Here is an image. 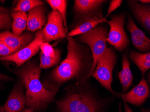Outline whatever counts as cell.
I'll use <instances>...</instances> for the list:
<instances>
[{
  "label": "cell",
  "mask_w": 150,
  "mask_h": 112,
  "mask_svg": "<svg viewBox=\"0 0 150 112\" xmlns=\"http://www.w3.org/2000/svg\"><path fill=\"white\" fill-rule=\"evenodd\" d=\"M40 49L41 52L46 56L54 57L61 53L59 49H54L49 43H43L40 46Z\"/></svg>",
  "instance_id": "24"
},
{
  "label": "cell",
  "mask_w": 150,
  "mask_h": 112,
  "mask_svg": "<svg viewBox=\"0 0 150 112\" xmlns=\"http://www.w3.org/2000/svg\"><path fill=\"white\" fill-rule=\"evenodd\" d=\"M11 80V78H10L7 76L5 75H3L0 73V82L2 80Z\"/></svg>",
  "instance_id": "27"
},
{
  "label": "cell",
  "mask_w": 150,
  "mask_h": 112,
  "mask_svg": "<svg viewBox=\"0 0 150 112\" xmlns=\"http://www.w3.org/2000/svg\"><path fill=\"white\" fill-rule=\"evenodd\" d=\"M46 21L47 17L44 7L42 6L37 7L28 11L26 28L27 31L33 32L41 30L46 24Z\"/></svg>",
  "instance_id": "15"
},
{
  "label": "cell",
  "mask_w": 150,
  "mask_h": 112,
  "mask_svg": "<svg viewBox=\"0 0 150 112\" xmlns=\"http://www.w3.org/2000/svg\"><path fill=\"white\" fill-rule=\"evenodd\" d=\"M123 101L134 106H141L150 96V88L144 77L137 86L124 94H120Z\"/></svg>",
  "instance_id": "11"
},
{
  "label": "cell",
  "mask_w": 150,
  "mask_h": 112,
  "mask_svg": "<svg viewBox=\"0 0 150 112\" xmlns=\"http://www.w3.org/2000/svg\"><path fill=\"white\" fill-rule=\"evenodd\" d=\"M66 58L51 72V91L57 92L63 83L71 80H85L90 73L93 58L90 48L72 37H67Z\"/></svg>",
  "instance_id": "1"
},
{
  "label": "cell",
  "mask_w": 150,
  "mask_h": 112,
  "mask_svg": "<svg viewBox=\"0 0 150 112\" xmlns=\"http://www.w3.org/2000/svg\"><path fill=\"white\" fill-rule=\"evenodd\" d=\"M130 66L126 51L122 57V70L118 73L119 79L122 87V94L126 93L133 83L134 77Z\"/></svg>",
  "instance_id": "16"
},
{
  "label": "cell",
  "mask_w": 150,
  "mask_h": 112,
  "mask_svg": "<svg viewBox=\"0 0 150 112\" xmlns=\"http://www.w3.org/2000/svg\"><path fill=\"white\" fill-rule=\"evenodd\" d=\"M23 112H34L33 110V109H31L30 108H26V109L23 111Z\"/></svg>",
  "instance_id": "30"
},
{
  "label": "cell",
  "mask_w": 150,
  "mask_h": 112,
  "mask_svg": "<svg viewBox=\"0 0 150 112\" xmlns=\"http://www.w3.org/2000/svg\"><path fill=\"white\" fill-rule=\"evenodd\" d=\"M119 112H122V110H121V103L120 102L119 103Z\"/></svg>",
  "instance_id": "32"
},
{
  "label": "cell",
  "mask_w": 150,
  "mask_h": 112,
  "mask_svg": "<svg viewBox=\"0 0 150 112\" xmlns=\"http://www.w3.org/2000/svg\"><path fill=\"white\" fill-rule=\"evenodd\" d=\"M40 69L36 62L30 61L14 70L26 88V106L35 111L46 108L56 93L45 88L40 82Z\"/></svg>",
  "instance_id": "2"
},
{
  "label": "cell",
  "mask_w": 150,
  "mask_h": 112,
  "mask_svg": "<svg viewBox=\"0 0 150 112\" xmlns=\"http://www.w3.org/2000/svg\"><path fill=\"white\" fill-rule=\"evenodd\" d=\"M56 103L59 112H103L101 103L87 91L71 92Z\"/></svg>",
  "instance_id": "3"
},
{
  "label": "cell",
  "mask_w": 150,
  "mask_h": 112,
  "mask_svg": "<svg viewBox=\"0 0 150 112\" xmlns=\"http://www.w3.org/2000/svg\"><path fill=\"white\" fill-rule=\"evenodd\" d=\"M150 112V111H149H149H145V112Z\"/></svg>",
  "instance_id": "33"
},
{
  "label": "cell",
  "mask_w": 150,
  "mask_h": 112,
  "mask_svg": "<svg viewBox=\"0 0 150 112\" xmlns=\"http://www.w3.org/2000/svg\"><path fill=\"white\" fill-rule=\"evenodd\" d=\"M42 31L45 42L47 43L59 40L68 34L60 13L53 10L49 13L47 23Z\"/></svg>",
  "instance_id": "9"
},
{
  "label": "cell",
  "mask_w": 150,
  "mask_h": 112,
  "mask_svg": "<svg viewBox=\"0 0 150 112\" xmlns=\"http://www.w3.org/2000/svg\"><path fill=\"white\" fill-rule=\"evenodd\" d=\"M139 1L143 4H149L150 3V0H140Z\"/></svg>",
  "instance_id": "29"
},
{
  "label": "cell",
  "mask_w": 150,
  "mask_h": 112,
  "mask_svg": "<svg viewBox=\"0 0 150 112\" xmlns=\"http://www.w3.org/2000/svg\"><path fill=\"white\" fill-rule=\"evenodd\" d=\"M123 101L124 104L125 110V112H133L132 109L130 108L128 106L127 104V103L125 101Z\"/></svg>",
  "instance_id": "28"
},
{
  "label": "cell",
  "mask_w": 150,
  "mask_h": 112,
  "mask_svg": "<svg viewBox=\"0 0 150 112\" xmlns=\"http://www.w3.org/2000/svg\"><path fill=\"white\" fill-rule=\"evenodd\" d=\"M40 67L42 69H47L57 65L61 58V53L54 57H50L45 55L41 51L40 54Z\"/></svg>",
  "instance_id": "22"
},
{
  "label": "cell",
  "mask_w": 150,
  "mask_h": 112,
  "mask_svg": "<svg viewBox=\"0 0 150 112\" xmlns=\"http://www.w3.org/2000/svg\"><path fill=\"white\" fill-rule=\"evenodd\" d=\"M127 1L136 19L146 31L150 32V4H141L135 0H129Z\"/></svg>",
  "instance_id": "14"
},
{
  "label": "cell",
  "mask_w": 150,
  "mask_h": 112,
  "mask_svg": "<svg viewBox=\"0 0 150 112\" xmlns=\"http://www.w3.org/2000/svg\"><path fill=\"white\" fill-rule=\"evenodd\" d=\"M44 42L42 29L38 30L34 34L33 40L29 44L11 55L0 57V60L14 62L17 67L19 68L39 52L40 46Z\"/></svg>",
  "instance_id": "7"
},
{
  "label": "cell",
  "mask_w": 150,
  "mask_h": 112,
  "mask_svg": "<svg viewBox=\"0 0 150 112\" xmlns=\"http://www.w3.org/2000/svg\"><path fill=\"white\" fill-rule=\"evenodd\" d=\"M127 29L130 32L131 40L134 47L142 53L150 52V39L136 26L129 13H127Z\"/></svg>",
  "instance_id": "12"
},
{
  "label": "cell",
  "mask_w": 150,
  "mask_h": 112,
  "mask_svg": "<svg viewBox=\"0 0 150 112\" xmlns=\"http://www.w3.org/2000/svg\"><path fill=\"white\" fill-rule=\"evenodd\" d=\"M34 38L32 32H23L17 36L9 31L0 32V40L7 45L14 53L18 52L29 44Z\"/></svg>",
  "instance_id": "10"
},
{
  "label": "cell",
  "mask_w": 150,
  "mask_h": 112,
  "mask_svg": "<svg viewBox=\"0 0 150 112\" xmlns=\"http://www.w3.org/2000/svg\"><path fill=\"white\" fill-rule=\"evenodd\" d=\"M108 32L107 27L102 24L98 25L87 32L77 36L76 40L80 43L88 45L92 56L91 68L86 79L91 77L98 60L108 48L107 39Z\"/></svg>",
  "instance_id": "4"
},
{
  "label": "cell",
  "mask_w": 150,
  "mask_h": 112,
  "mask_svg": "<svg viewBox=\"0 0 150 112\" xmlns=\"http://www.w3.org/2000/svg\"><path fill=\"white\" fill-rule=\"evenodd\" d=\"M44 4V2L40 0H19L17 2L16 6L12 10V12H28Z\"/></svg>",
  "instance_id": "20"
},
{
  "label": "cell",
  "mask_w": 150,
  "mask_h": 112,
  "mask_svg": "<svg viewBox=\"0 0 150 112\" xmlns=\"http://www.w3.org/2000/svg\"><path fill=\"white\" fill-rule=\"evenodd\" d=\"M46 2L50 6L53 11L59 12L62 16L64 20V26L68 32L67 22L66 11L67 1L66 0H47Z\"/></svg>",
  "instance_id": "21"
},
{
  "label": "cell",
  "mask_w": 150,
  "mask_h": 112,
  "mask_svg": "<svg viewBox=\"0 0 150 112\" xmlns=\"http://www.w3.org/2000/svg\"><path fill=\"white\" fill-rule=\"evenodd\" d=\"M123 1L122 0H112L111 1L108 10V13L104 19L107 20V17L112 13V12L117 10L118 7L120 6L122 4Z\"/></svg>",
  "instance_id": "25"
},
{
  "label": "cell",
  "mask_w": 150,
  "mask_h": 112,
  "mask_svg": "<svg viewBox=\"0 0 150 112\" xmlns=\"http://www.w3.org/2000/svg\"><path fill=\"white\" fill-rule=\"evenodd\" d=\"M129 57L137 66L142 73V76L150 68V53H140L135 51H131Z\"/></svg>",
  "instance_id": "18"
},
{
  "label": "cell",
  "mask_w": 150,
  "mask_h": 112,
  "mask_svg": "<svg viewBox=\"0 0 150 112\" xmlns=\"http://www.w3.org/2000/svg\"><path fill=\"white\" fill-rule=\"evenodd\" d=\"M117 62V55L115 49L108 47L98 60L91 76L114 95L119 96V93L115 92L112 87L113 70Z\"/></svg>",
  "instance_id": "5"
},
{
  "label": "cell",
  "mask_w": 150,
  "mask_h": 112,
  "mask_svg": "<svg viewBox=\"0 0 150 112\" xmlns=\"http://www.w3.org/2000/svg\"><path fill=\"white\" fill-rule=\"evenodd\" d=\"M106 1L104 0L74 1V12L78 19V23L76 27L95 17L104 19L102 7Z\"/></svg>",
  "instance_id": "8"
},
{
  "label": "cell",
  "mask_w": 150,
  "mask_h": 112,
  "mask_svg": "<svg viewBox=\"0 0 150 112\" xmlns=\"http://www.w3.org/2000/svg\"><path fill=\"white\" fill-rule=\"evenodd\" d=\"M13 54V51L0 40V57H6Z\"/></svg>",
  "instance_id": "26"
},
{
  "label": "cell",
  "mask_w": 150,
  "mask_h": 112,
  "mask_svg": "<svg viewBox=\"0 0 150 112\" xmlns=\"http://www.w3.org/2000/svg\"><path fill=\"white\" fill-rule=\"evenodd\" d=\"M127 17V13H121L111 16V20H107L105 23L110 26L107 43L119 52L125 50L129 44V39L124 28Z\"/></svg>",
  "instance_id": "6"
},
{
  "label": "cell",
  "mask_w": 150,
  "mask_h": 112,
  "mask_svg": "<svg viewBox=\"0 0 150 112\" xmlns=\"http://www.w3.org/2000/svg\"><path fill=\"white\" fill-rule=\"evenodd\" d=\"M12 20L8 13L0 12V31H8L11 27Z\"/></svg>",
  "instance_id": "23"
},
{
  "label": "cell",
  "mask_w": 150,
  "mask_h": 112,
  "mask_svg": "<svg viewBox=\"0 0 150 112\" xmlns=\"http://www.w3.org/2000/svg\"><path fill=\"white\" fill-rule=\"evenodd\" d=\"M11 16L13 19L11 26L12 33L19 36L27 28L28 15L26 12L14 11L11 13Z\"/></svg>",
  "instance_id": "19"
},
{
  "label": "cell",
  "mask_w": 150,
  "mask_h": 112,
  "mask_svg": "<svg viewBox=\"0 0 150 112\" xmlns=\"http://www.w3.org/2000/svg\"><path fill=\"white\" fill-rule=\"evenodd\" d=\"M0 112H6L4 110V107L3 106L0 107Z\"/></svg>",
  "instance_id": "31"
},
{
  "label": "cell",
  "mask_w": 150,
  "mask_h": 112,
  "mask_svg": "<svg viewBox=\"0 0 150 112\" xmlns=\"http://www.w3.org/2000/svg\"><path fill=\"white\" fill-rule=\"evenodd\" d=\"M22 85L13 89L4 107L6 112H23L26 106V96Z\"/></svg>",
  "instance_id": "13"
},
{
  "label": "cell",
  "mask_w": 150,
  "mask_h": 112,
  "mask_svg": "<svg viewBox=\"0 0 150 112\" xmlns=\"http://www.w3.org/2000/svg\"><path fill=\"white\" fill-rule=\"evenodd\" d=\"M106 20L104 18L102 19L97 17L93 18L74 28L70 32L68 33L66 37H72L74 36L87 32L101 23H105Z\"/></svg>",
  "instance_id": "17"
}]
</instances>
